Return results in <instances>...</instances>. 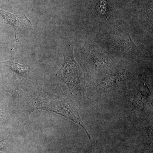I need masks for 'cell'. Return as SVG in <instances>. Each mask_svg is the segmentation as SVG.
Here are the masks:
<instances>
[{"label": "cell", "instance_id": "4", "mask_svg": "<svg viewBox=\"0 0 153 153\" xmlns=\"http://www.w3.org/2000/svg\"><path fill=\"white\" fill-rule=\"evenodd\" d=\"M89 58L96 68L107 66L110 61L107 55L97 50H91L89 54Z\"/></svg>", "mask_w": 153, "mask_h": 153}, {"label": "cell", "instance_id": "8", "mask_svg": "<svg viewBox=\"0 0 153 153\" xmlns=\"http://www.w3.org/2000/svg\"><path fill=\"white\" fill-rule=\"evenodd\" d=\"M105 0H102V1L100 4V13L103 16H106L105 15V12H106V7H105Z\"/></svg>", "mask_w": 153, "mask_h": 153}, {"label": "cell", "instance_id": "7", "mask_svg": "<svg viewBox=\"0 0 153 153\" xmlns=\"http://www.w3.org/2000/svg\"><path fill=\"white\" fill-rule=\"evenodd\" d=\"M139 91L142 95V99H148L149 94V89L145 83L140 82L139 84Z\"/></svg>", "mask_w": 153, "mask_h": 153}, {"label": "cell", "instance_id": "5", "mask_svg": "<svg viewBox=\"0 0 153 153\" xmlns=\"http://www.w3.org/2000/svg\"><path fill=\"white\" fill-rule=\"evenodd\" d=\"M6 66L11 68V70L17 74L27 78L28 76L30 67L29 66H23L19 63L14 62H5Z\"/></svg>", "mask_w": 153, "mask_h": 153}, {"label": "cell", "instance_id": "2", "mask_svg": "<svg viewBox=\"0 0 153 153\" xmlns=\"http://www.w3.org/2000/svg\"><path fill=\"white\" fill-rule=\"evenodd\" d=\"M64 62L61 68V73L65 77H70L69 80L76 81L79 76V68L75 61L73 52V47L71 45L68 47L66 54H64Z\"/></svg>", "mask_w": 153, "mask_h": 153}, {"label": "cell", "instance_id": "3", "mask_svg": "<svg viewBox=\"0 0 153 153\" xmlns=\"http://www.w3.org/2000/svg\"><path fill=\"white\" fill-rule=\"evenodd\" d=\"M110 39L114 45L126 51H133L137 49L128 32L122 29L115 31L111 36Z\"/></svg>", "mask_w": 153, "mask_h": 153}, {"label": "cell", "instance_id": "1", "mask_svg": "<svg viewBox=\"0 0 153 153\" xmlns=\"http://www.w3.org/2000/svg\"><path fill=\"white\" fill-rule=\"evenodd\" d=\"M0 15L5 24L13 26L15 29V40L16 42H19L25 31L32 29V22L25 14L15 15L0 9Z\"/></svg>", "mask_w": 153, "mask_h": 153}, {"label": "cell", "instance_id": "6", "mask_svg": "<svg viewBox=\"0 0 153 153\" xmlns=\"http://www.w3.org/2000/svg\"><path fill=\"white\" fill-rule=\"evenodd\" d=\"M120 73L114 74H109L102 79L100 86L103 88H108L111 87L118 81L120 77Z\"/></svg>", "mask_w": 153, "mask_h": 153}, {"label": "cell", "instance_id": "9", "mask_svg": "<svg viewBox=\"0 0 153 153\" xmlns=\"http://www.w3.org/2000/svg\"><path fill=\"white\" fill-rule=\"evenodd\" d=\"M4 141H0V151L4 149Z\"/></svg>", "mask_w": 153, "mask_h": 153}]
</instances>
